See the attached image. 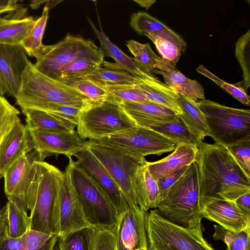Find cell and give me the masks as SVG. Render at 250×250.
Returning <instances> with one entry per match:
<instances>
[{
    "label": "cell",
    "mask_w": 250,
    "mask_h": 250,
    "mask_svg": "<svg viewBox=\"0 0 250 250\" xmlns=\"http://www.w3.org/2000/svg\"><path fill=\"white\" fill-rule=\"evenodd\" d=\"M197 147L201 208L211 199L234 202L241 195L250 192V178L226 147L203 142Z\"/></svg>",
    "instance_id": "6da1fadb"
},
{
    "label": "cell",
    "mask_w": 250,
    "mask_h": 250,
    "mask_svg": "<svg viewBox=\"0 0 250 250\" xmlns=\"http://www.w3.org/2000/svg\"><path fill=\"white\" fill-rule=\"evenodd\" d=\"M63 172L42 161L31 173L26 188L31 229L60 235L59 191Z\"/></svg>",
    "instance_id": "7a4b0ae2"
},
{
    "label": "cell",
    "mask_w": 250,
    "mask_h": 250,
    "mask_svg": "<svg viewBox=\"0 0 250 250\" xmlns=\"http://www.w3.org/2000/svg\"><path fill=\"white\" fill-rule=\"evenodd\" d=\"M15 98L21 109L42 110L52 104L83 109L96 103L69 85L42 73L30 61L23 72Z\"/></svg>",
    "instance_id": "3957f363"
},
{
    "label": "cell",
    "mask_w": 250,
    "mask_h": 250,
    "mask_svg": "<svg viewBox=\"0 0 250 250\" xmlns=\"http://www.w3.org/2000/svg\"><path fill=\"white\" fill-rule=\"evenodd\" d=\"M87 148L103 165L123 193L130 208L147 211L143 191V173L147 162L102 145L86 141Z\"/></svg>",
    "instance_id": "277c9868"
},
{
    "label": "cell",
    "mask_w": 250,
    "mask_h": 250,
    "mask_svg": "<svg viewBox=\"0 0 250 250\" xmlns=\"http://www.w3.org/2000/svg\"><path fill=\"white\" fill-rule=\"evenodd\" d=\"M160 214L183 227L192 228L203 218L199 203L198 164H190L169 188L166 197L156 208Z\"/></svg>",
    "instance_id": "5b68a950"
},
{
    "label": "cell",
    "mask_w": 250,
    "mask_h": 250,
    "mask_svg": "<svg viewBox=\"0 0 250 250\" xmlns=\"http://www.w3.org/2000/svg\"><path fill=\"white\" fill-rule=\"evenodd\" d=\"M145 227L148 250H215L204 239L201 223L192 228L183 227L155 208L146 212Z\"/></svg>",
    "instance_id": "8992f818"
},
{
    "label": "cell",
    "mask_w": 250,
    "mask_h": 250,
    "mask_svg": "<svg viewBox=\"0 0 250 250\" xmlns=\"http://www.w3.org/2000/svg\"><path fill=\"white\" fill-rule=\"evenodd\" d=\"M67 166L72 185L85 218L91 227L114 231L119 214L88 174L69 158Z\"/></svg>",
    "instance_id": "52a82bcc"
},
{
    "label": "cell",
    "mask_w": 250,
    "mask_h": 250,
    "mask_svg": "<svg viewBox=\"0 0 250 250\" xmlns=\"http://www.w3.org/2000/svg\"><path fill=\"white\" fill-rule=\"evenodd\" d=\"M36 58L35 67L56 80L61 72L76 60L88 59L102 63L104 62L102 53L92 41L69 34L54 44L43 45Z\"/></svg>",
    "instance_id": "ba28073f"
},
{
    "label": "cell",
    "mask_w": 250,
    "mask_h": 250,
    "mask_svg": "<svg viewBox=\"0 0 250 250\" xmlns=\"http://www.w3.org/2000/svg\"><path fill=\"white\" fill-rule=\"evenodd\" d=\"M204 114L208 136L215 144L228 146L250 137V110L235 108L209 100L196 102Z\"/></svg>",
    "instance_id": "9c48e42d"
},
{
    "label": "cell",
    "mask_w": 250,
    "mask_h": 250,
    "mask_svg": "<svg viewBox=\"0 0 250 250\" xmlns=\"http://www.w3.org/2000/svg\"><path fill=\"white\" fill-rule=\"evenodd\" d=\"M136 125L120 104L108 97L82 109L77 126L82 138L97 140Z\"/></svg>",
    "instance_id": "30bf717a"
},
{
    "label": "cell",
    "mask_w": 250,
    "mask_h": 250,
    "mask_svg": "<svg viewBox=\"0 0 250 250\" xmlns=\"http://www.w3.org/2000/svg\"><path fill=\"white\" fill-rule=\"evenodd\" d=\"M95 141L138 160H144L148 155H160L173 151L177 146L160 133L139 125Z\"/></svg>",
    "instance_id": "8fae6325"
},
{
    "label": "cell",
    "mask_w": 250,
    "mask_h": 250,
    "mask_svg": "<svg viewBox=\"0 0 250 250\" xmlns=\"http://www.w3.org/2000/svg\"><path fill=\"white\" fill-rule=\"evenodd\" d=\"M147 211L139 206L120 213L114 230L116 250H148L145 227Z\"/></svg>",
    "instance_id": "7c38bea8"
},
{
    "label": "cell",
    "mask_w": 250,
    "mask_h": 250,
    "mask_svg": "<svg viewBox=\"0 0 250 250\" xmlns=\"http://www.w3.org/2000/svg\"><path fill=\"white\" fill-rule=\"evenodd\" d=\"M60 235H65L83 228L91 227L86 220L75 191L66 166L63 172L59 191Z\"/></svg>",
    "instance_id": "4fadbf2b"
},
{
    "label": "cell",
    "mask_w": 250,
    "mask_h": 250,
    "mask_svg": "<svg viewBox=\"0 0 250 250\" xmlns=\"http://www.w3.org/2000/svg\"><path fill=\"white\" fill-rule=\"evenodd\" d=\"M74 156L77 159L78 165L95 182L119 214L129 208L123 193L108 172L87 147L76 153Z\"/></svg>",
    "instance_id": "5bb4252c"
},
{
    "label": "cell",
    "mask_w": 250,
    "mask_h": 250,
    "mask_svg": "<svg viewBox=\"0 0 250 250\" xmlns=\"http://www.w3.org/2000/svg\"><path fill=\"white\" fill-rule=\"evenodd\" d=\"M34 149L47 155L62 154L69 159L86 148V142L75 130L53 132L28 130Z\"/></svg>",
    "instance_id": "9a60e30c"
},
{
    "label": "cell",
    "mask_w": 250,
    "mask_h": 250,
    "mask_svg": "<svg viewBox=\"0 0 250 250\" xmlns=\"http://www.w3.org/2000/svg\"><path fill=\"white\" fill-rule=\"evenodd\" d=\"M21 45L0 44V79L6 93L16 98L29 61Z\"/></svg>",
    "instance_id": "2e32d148"
},
{
    "label": "cell",
    "mask_w": 250,
    "mask_h": 250,
    "mask_svg": "<svg viewBox=\"0 0 250 250\" xmlns=\"http://www.w3.org/2000/svg\"><path fill=\"white\" fill-rule=\"evenodd\" d=\"M201 210L203 218L218 223L227 230L238 232L250 227V214L232 201L211 199L203 204Z\"/></svg>",
    "instance_id": "e0dca14e"
},
{
    "label": "cell",
    "mask_w": 250,
    "mask_h": 250,
    "mask_svg": "<svg viewBox=\"0 0 250 250\" xmlns=\"http://www.w3.org/2000/svg\"><path fill=\"white\" fill-rule=\"evenodd\" d=\"M34 149L26 126L17 121L0 144V176L21 156Z\"/></svg>",
    "instance_id": "ac0fdd59"
},
{
    "label": "cell",
    "mask_w": 250,
    "mask_h": 250,
    "mask_svg": "<svg viewBox=\"0 0 250 250\" xmlns=\"http://www.w3.org/2000/svg\"><path fill=\"white\" fill-rule=\"evenodd\" d=\"M137 125L150 128L175 120L178 115L171 109L151 102L120 103Z\"/></svg>",
    "instance_id": "d6986e66"
},
{
    "label": "cell",
    "mask_w": 250,
    "mask_h": 250,
    "mask_svg": "<svg viewBox=\"0 0 250 250\" xmlns=\"http://www.w3.org/2000/svg\"><path fill=\"white\" fill-rule=\"evenodd\" d=\"M153 72L161 75L165 83L178 94L194 102L205 99L204 87L199 82L187 77L176 66L169 64L162 58Z\"/></svg>",
    "instance_id": "ffe728a7"
},
{
    "label": "cell",
    "mask_w": 250,
    "mask_h": 250,
    "mask_svg": "<svg viewBox=\"0 0 250 250\" xmlns=\"http://www.w3.org/2000/svg\"><path fill=\"white\" fill-rule=\"evenodd\" d=\"M197 151V146L178 145L169 155L156 162L147 161L146 165L157 182L178 169L196 161Z\"/></svg>",
    "instance_id": "44dd1931"
},
{
    "label": "cell",
    "mask_w": 250,
    "mask_h": 250,
    "mask_svg": "<svg viewBox=\"0 0 250 250\" xmlns=\"http://www.w3.org/2000/svg\"><path fill=\"white\" fill-rule=\"evenodd\" d=\"M129 25L140 36L157 35L175 44L184 52L186 49L187 44L180 35L146 12L139 11L132 13Z\"/></svg>",
    "instance_id": "7402d4cb"
},
{
    "label": "cell",
    "mask_w": 250,
    "mask_h": 250,
    "mask_svg": "<svg viewBox=\"0 0 250 250\" xmlns=\"http://www.w3.org/2000/svg\"><path fill=\"white\" fill-rule=\"evenodd\" d=\"M87 20L100 42L101 46L99 49L104 58L111 57L121 69L141 79L154 76L141 68L133 61L132 58L128 56L112 42L103 32L101 26V30H99L89 18L87 17Z\"/></svg>",
    "instance_id": "603a6c76"
},
{
    "label": "cell",
    "mask_w": 250,
    "mask_h": 250,
    "mask_svg": "<svg viewBox=\"0 0 250 250\" xmlns=\"http://www.w3.org/2000/svg\"><path fill=\"white\" fill-rule=\"evenodd\" d=\"M136 86L149 101L171 109L177 115L182 111L177 103L179 94L155 76L140 79Z\"/></svg>",
    "instance_id": "cb8c5ba5"
},
{
    "label": "cell",
    "mask_w": 250,
    "mask_h": 250,
    "mask_svg": "<svg viewBox=\"0 0 250 250\" xmlns=\"http://www.w3.org/2000/svg\"><path fill=\"white\" fill-rule=\"evenodd\" d=\"M48 155L35 150L21 156L7 170L3 175L4 191L8 200L12 199L26 178L33 162Z\"/></svg>",
    "instance_id": "d4e9b609"
},
{
    "label": "cell",
    "mask_w": 250,
    "mask_h": 250,
    "mask_svg": "<svg viewBox=\"0 0 250 250\" xmlns=\"http://www.w3.org/2000/svg\"><path fill=\"white\" fill-rule=\"evenodd\" d=\"M177 103L182 111L178 116L197 141L203 142L208 136V130L205 116L196 102L179 94Z\"/></svg>",
    "instance_id": "484cf974"
},
{
    "label": "cell",
    "mask_w": 250,
    "mask_h": 250,
    "mask_svg": "<svg viewBox=\"0 0 250 250\" xmlns=\"http://www.w3.org/2000/svg\"><path fill=\"white\" fill-rule=\"evenodd\" d=\"M35 21L32 17L11 19L0 17V44L21 45Z\"/></svg>",
    "instance_id": "4316f807"
},
{
    "label": "cell",
    "mask_w": 250,
    "mask_h": 250,
    "mask_svg": "<svg viewBox=\"0 0 250 250\" xmlns=\"http://www.w3.org/2000/svg\"><path fill=\"white\" fill-rule=\"evenodd\" d=\"M104 62V68L100 66L86 77L102 85L136 84L140 80V78L121 69L116 63Z\"/></svg>",
    "instance_id": "83f0119b"
},
{
    "label": "cell",
    "mask_w": 250,
    "mask_h": 250,
    "mask_svg": "<svg viewBox=\"0 0 250 250\" xmlns=\"http://www.w3.org/2000/svg\"><path fill=\"white\" fill-rule=\"evenodd\" d=\"M25 116L28 130L63 132L75 130L49 113L34 108L21 109Z\"/></svg>",
    "instance_id": "f1b7e54d"
},
{
    "label": "cell",
    "mask_w": 250,
    "mask_h": 250,
    "mask_svg": "<svg viewBox=\"0 0 250 250\" xmlns=\"http://www.w3.org/2000/svg\"><path fill=\"white\" fill-rule=\"evenodd\" d=\"M149 128L162 134L176 145L183 144L196 147L199 143L178 115L174 121L158 124Z\"/></svg>",
    "instance_id": "f546056e"
},
{
    "label": "cell",
    "mask_w": 250,
    "mask_h": 250,
    "mask_svg": "<svg viewBox=\"0 0 250 250\" xmlns=\"http://www.w3.org/2000/svg\"><path fill=\"white\" fill-rule=\"evenodd\" d=\"M98 229L89 227L59 237V250H91Z\"/></svg>",
    "instance_id": "4dcf8cb0"
},
{
    "label": "cell",
    "mask_w": 250,
    "mask_h": 250,
    "mask_svg": "<svg viewBox=\"0 0 250 250\" xmlns=\"http://www.w3.org/2000/svg\"><path fill=\"white\" fill-rule=\"evenodd\" d=\"M126 46L135 63L146 72L152 74L161 59L153 51L148 43H141L135 40H130L126 42Z\"/></svg>",
    "instance_id": "1f68e13d"
},
{
    "label": "cell",
    "mask_w": 250,
    "mask_h": 250,
    "mask_svg": "<svg viewBox=\"0 0 250 250\" xmlns=\"http://www.w3.org/2000/svg\"><path fill=\"white\" fill-rule=\"evenodd\" d=\"M49 8L45 5L41 16L36 20L30 33L21 43L28 56L36 58L43 44L42 39L48 18Z\"/></svg>",
    "instance_id": "d6a6232c"
},
{
    "label": "cell",
    "mask_w": 250,
    "mask_h": 250,
    "mask_svg": "<svg viewBox=\"0 0 250 250\" xmlns=\"http://www.w3.org/2000/svg\"><path fill=\"white\" fill-rule=\"evenodd\" d=\"M8 220V236L12 238L21 237L30 229V219L27 213L13 202L6 204Z\"/></svg>",
    "instance_id": "836d02e7"
},
{
    "label": "cell",
    "mask_w": 250,
    "mask_h": 250,
    "mask_svg": "<svg viewBox=\"0 0 250 250\" xmlns=\"http://www.w3.org/2000/svg\"><path fill=\"white\" fill-rule=\"evenodd\" d=\"M64 83L78 91L94 103H99L108 97L103 85L87 77L68 81Z\"/></svg>",
    "instance_id": "e575fe53"
},
{
    "label": "cell",
    "mask_w": 250,
    "mask_h": 250,
    "mask_svg": "<svg viewBox=\"0 0 250 250\" xmlns=\"http://www.w3.org/2000/svg\"><path fill=\"white\" fill-rule=\"evenodd\" d=\"M235 54L242 71L243 80L240 82L247 91L250 86V30L242 35L235 43Z\"/></svg>",
    "instance_id": "d590c367"
},
{
    "label": "cell",
    "mask_w": 250,
    "mask_h": 250,
    "mask_svg": "<svg viewBox=\"0 0 250 250\" xmlns=\"http://www.w3.org/2000/svg\"><path fill=\"white\" fill-rule=\"evenodd\" d=\"M102 64L88 59L76 60L61 72L57 80L65 83L70 80L86 77Z\"/></svg>",
    "instance_id": "8d00e7d4"
},
{
    "label": "cell",
    "mask_w": 250,
    "mask_h": 250,
    "mask_svg": "<svg viewBox=\"0 0 250 250\" xmlns=\"http://www.w3.org/2000/svg\"><path fill=\"white\" fill-rule=\"evenodd\" d=\"M136 84L101 85L106 90L108 97L119 103L122 102H151L142 93Z\"/></svg>",
    "instance_id": "74e56055"
},
{
    "label": "cell",
    "mask_w": 250,
    "mask_h": 250,
    "mask_svg": "<svg viewBox=\"0 0 250 250\" xmlns=\"http://www.w3.org/2000/svg\"><path fill=\"white\" fill-rule=\"evenodd\" d=\"M26 250H54L58 236L31 229L22 236Z\"/></svg>",
    "instance_id": "f35d334b"
},
{
    "label": "cell",
    "mask_w": 250,
    "mask_h": 250,
    "mask_svg": "<svg viewBox=\"0 0 250 250\" xmlns=\"http://www.w3.org/2000/svg\"><path fill=\"white\" fill-rule=\"evenodd\" d=\"M82 109V108L71 106L52 104L46 106L42 110L49 113L74 130L78 125Z\"/></svg>",
    "instance_id": "ab89813d"
},
{
    "label": "cell",
    "mask_w": 250,
    "mask_h": 250,
    "mask_svg": "<svg viewBox=\"0 0 250 250\" xmlns=\"http://www.w3.org/2000/svg\"><path fill=\"white\" fill-rule=\"evenodd\" d=\"M155 44L162 58L169 64L176 66L184 51L178 46L164 38L154 34L146 36Z\"/></svg>",
    "instance_id": "60d3db41"
},
{
    "label": "cell",
    "mask_w": 250,
    "mask_h": 250,
    "mask_svg": "<svg viewBox=\"0 0 250 250\" xmlns=\"http://www.w3.org/2000/svg\"><path fill=\"white\" fill-rule=\"evenodd\" d=\"M20 111L0 95V144L15 124L20 120Z\"/></svg>",
    "instance_id": "b9f144b4"
},
{
    "label": "cell",
    "mask_w": 250,
    "mask_h": 250,
    "mask_svg": "<svg viewBox=\"0 0 250 250\" xmlns=\"http://www.w3.org/2000/svg\"><path fill=\"white\" fill-rule=\"evenodd\" d=\"M227 148L245 173L250 178V137Z\"/></svg>",
    "instance_id": "7bdbcfd3"
},
{
    "label": "cell",
    "mask_w": 250,
    "mask_h": 250,
    "mask_svg": "<svg viewBox=\"0 0 250 250\" xmlns=\"http://www.w3.org/2000/svg\"><path fill=\"white\" fill-rule=\"evenodd\" d=\"M143 191L147 211L156 208L161 202L158 184L146 165L143 173Z\"/></svg>",
    "instance_id": "ee69618b"
},
{
    "label": "cell",
    "mask_w": 250,
    "mask_h": 250,
    "mask_svg": "<svg viewBox=\"0 0 250 250\" xmlns=\"http://www.w3.org/2000/svg\"><path fill=\"white\" fill-rule=\"evenodd\" d=\"M91 250H116L114 231L106 229H98Z\"/></svg>",
    "instance_id": "f6af8a7d"
},
{
    "label": "cell",
    "mask_w": 250,
    "mask_h": 250,
    "mask_svg": "<svg viewBox=\"0 0 250 250\" xmlns=\"http://www.w3.org/2000/svg\"><path fill=\"white\" fill-rule=\"evenodd\" d=\"M188 166L183 167L157 181L161 202L166 197L170 187L184 173Z\"/></svg>",
    "instance_id": "bcb514c9"
},
{
    "label": "cell",
    "mask_w": 250,
    "mask_h": 250,
    "mask_svg": "<svg viewBox=\"0 0 250 250\" xmlns=\"http://www.w3.org/2000/svg\"><path fill=\"white\" fill-rule=\"evenodd\" d=\"M221 87L244 104L250 106V96L247 94V91L238 83L232 84L225 82Z\"/></svg>",
    "instance_id": "7dc6e473"
},
{
    "label": "cell",
    "mask_w": 250,
    "mask_h": 250,
    "mask_svg": "<svg viewBox=\"0 0 250 250\" xmlns=\"http://www.w3.org/2000/svg\"><path fill=\"white\" fill-rule=\"evenodd\" d=\"M225 250H250V227L235 232L232 244Z\"/></svg>",
    "instance_id": "c3c4849f"
},
{
    "label": "cell",
    "mask_w": 250,
    "mask_h": 250,
    "mask_svg": "<svg viewBox=\"0 0 250 250\" xmlns=\"http://www.w3.org/2000/svg\"><path fill=\"white\" fill-rule=\"evenodd\" d=\"M0 250H26L22 237L12 238L8 236L0 243Z\"/></svg>",
    "instance_id": "681fc988"
},
{
    "label": "cell",
    "mask_w": 250,
    "mask_h": 250,
    "mask_svg": "<svg viewBox=\"0 0 250 250\" xmlns=\"http://www.w3.org/2000/svg\"><path fill=\"white\" fill-rule=\"evenodd\" d=\"M214 227L215 231L212 235L213 239L223 241L227 248L229 247L234 240L235 232L227 230L220 226L214 225Z\"/></svg>",
    "instance_id": "f907efd6"
},
{
    "label": "cell",
    "mask_w": 250,
    "mask_h": 250,
    "mask_svg": "<svg viewBox=\"0 0 250 250\" xmlns=\"http://www.w3.org/2000/svg\"><path fill=\"white\" fill-rule=\"evenodd\" d=\"M8 236V220L6 205L0 210V243Z\"/></svg>",
    "instance_id": "816d5d0a"
},
{
    "label": "cell",
    "mask_w": 250,
    "mask_h": 250,
    "mask_svg": "<svg viewBox=\"0 0 250 250\" xmlns=\"http://www.w3.org/2000/svg\"><path fill=\"white\" fill-rule=\"evenodd\" d=\"M18 0H0V14L16 11L21 7Z\"/></svg>",
    "instance_id": "f5cc1de1"
},
{
    "label": "cell",
    "mask_w": 250,
    "mask_h": 250,
    "mask_svg": "<svg viewBox=\"0 0 250 250\" xmlns=\"http://www.w3.org/2000/svg\"><path fill=\"white\" fill-rule=\"evenodd\" d=\"M234 203L242 210L250 214V192L241 195Z\"/></svg>",
    "instance_id": "db71d44e"
},
{
    "label": "cell",
    "mask_w": 250,
    "mask_h": 250,
    "mask_svg": "<svg viewBox=\"0 0 250 250\" xmlns=\"http://www.w3.org/2000/svg\"><path fill=\"white\" fill-rule=\"evenodd\" d=\"M196 71L212 80L220 87L221 86L222 84L225 82V81H223L222 80L220 79L213 74L201 64H200L196 69Z\"/></svg>",
    "instance_id": "11a10c76"
},
{
    "label": "cell",
    "mask_w": 250,
    "mask_h": 250,
    "mask_svg": "<svg viewBox=\"0 0 250 250\" xmlns=\"http://www.w3.org/2000/svg\"><path fill=\"white\" fill-rule=\"evenodd\" d=\"M133 1L138 3L141 7L145 8L146 9H149L156 2L155 0H133Z\"/></svg>",
    "instance_id": "9f6ffc18"
},
{
    "label": "cell",
    "mask_w": 250,
    "mask_h": 250,
    "mask_svg": "<svg viewBox=\"0 0 250 250\" xmlns=\"http://www.w3.org/2000/svg\"><path fill=\"white\" fill-rule=\"evenodd\" d=\"M49 0H33L30 4V6L33 9L39 8L40 5L44 3L47 2Z\"/></svg>",
    "instance_id": "6f0895ef"
},
{
    "label": "cell",
    "mask_w": 250,
    "mask_h": 250,
    "mask_svg": "<svg viewBox=\"0 0 250 250\" xmlns=\"http://www.w3.org/2000/svg\"><path fill=\"white\" fill-rule=\"evenodd\" d=\"M6 93L5 89L4 88L2 83L0 79V95L4 96V95Z\"/></svg>",
    "instance_id": "680465c9"
}]
</instances>
